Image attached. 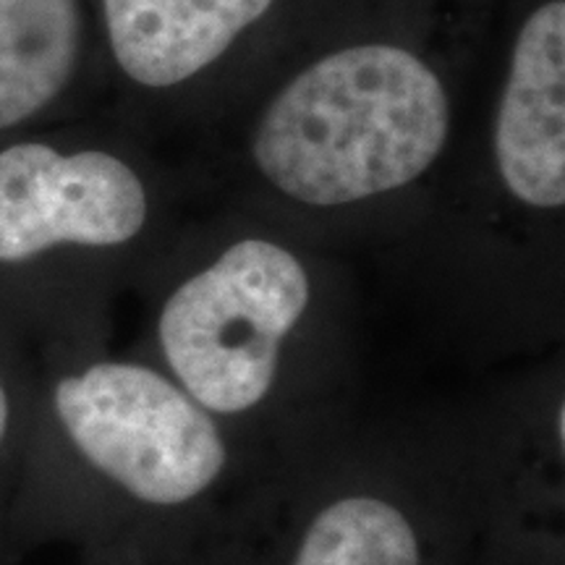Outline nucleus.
Segmentation results:
<instances>
[{"label": "nucleus", "mask_w": 565, "mask_h": 565, "mask_svg": "<svg viewBox=\"0 0 565 565\" xmlns=\"http://www.w3.org/2000/svg\"><path fill=\"white\" fill-rule=\"evenodd\" d=\"M500 181L534 210L565 204V3L545 0L515 34L492 126Z\"/></svg>", "instance_id": "5"}, {"label": "nucleus", "mask_w": 565, "mask_h": 565, "mask_svg": "<svg viewBox=\"0 0 565 565\" xmlns=\"http://www.w3.org/2000/svg\"><path fill=\"white\" fill-rule=\"evenodd\" d=\"M13 435H17V391H13L11 374L6 370L3 353H0V466L11 454Z\"/></svg>", "instance_id": "9"}, {"label": "nucleus", "mask_w": 565, "mask_h": 565, "mask_svg": "<svg viewBox=\"0 0 565 565\" xmlns=\"http://www.w3.org/2000/svg\"><path fill=\"white\" fill-rule=\"evenodd\" d=\"M95 42V0H0V139L76 108Z\"/></svg>", "instance_id": "6"}, {"label": "nucleus", "mask_w": 565, "mask_h": 565, "mask_svg": "<svg viewBox=\"0 0 565 565\" xmlns=\"http://www.w3.org/2000/svg\"><path fill=\"white\" fill-rule=\"evenodd\" d=\"M563 404L557 406V443H561V448H563Z\"/></svg>", "instance_id": "10"}, {"label": "nucleus", "mask_w": 565, "mask_h": 565, "mask_svg": "<svg viewBox=\"0 0 565 565\" xmlns=\"http://www.w3.org/2000/svg\"><path fill=\"white\" fill-rule=\"evenodd\" d=\"M454 126L443 76L395 42H359L303 66L275 92L252 134V160L275 192L345 207L419 181Z\"/></svg>", "instance_id": "1"}, {"label": "nucleus", "mask_w": 565, "mask_h": 565, "mask_svg": "<svg viewBox=\"0 0 565 565\" xmlns=\"http://www.w3.org/2000/svg\"><path fill=\"white\" fill-rule=\"evenodd\" d=\"M309 299V273L288 246L231 244L162 303L158 341L173 380L212 416L252 412L270 395Z\"/></svg>", "instance_id": "2"}, {"label": "nucleus", "mask_w": 565, "mask_h": 565, "mask_svg": "<svg viewBox=\"0 0 565 565\" xmlns=\"http://www.w3.org/2000/svg\"><path fill=\"white\" fill-rule=\"evenodd\" d=\"M47 408L74 458L139 503H189L228 461L215 416L152 366L118 359L71 366L51 385Z\"/></svg>", "instance_id": "3"}, {"label": "nucleus", "mask_w": 565, "mask_h": 565, "mask_svg": "<svg viewBox=\"0 0 565 565\" xmlns=\"http://www.w3.org/2000/svg\"><path fill=\"white\" fill-rule=\"evenodd\" d=\"M147 221V183L113 147L45 126L0 139V309L58 265L137 242Z\"/></svg>", "instance_id": "4"}, {"label": "nucleus", "mask_w": 565, "mask_h": 565, "mask_svg": "<svg viewBox=\"0 0 565 565\" xmlns=\"http://www.w3.org/2000/svg\"><path fill=\"white\" fill-rule=\"evenodd\" d=\"M275 0H95L97 40L126 82L171 89L215 66Z\"/></svg>", "instance_id": "7"}, {"label": "nucleus", "mask_w": 565, "mask_h": 565, "mask_svg": "<svg viewBox=\"0 0 565 565\" xmlns=\"http://www.w3.org/2000/svg\"><path fill=\"white\" fill-rule=\"evenodd\" d=\"M291 565H424V555L404 508L380 494L353 492L317 511Z\"/></svg>", "instance_id": "8"}]
</instances>
